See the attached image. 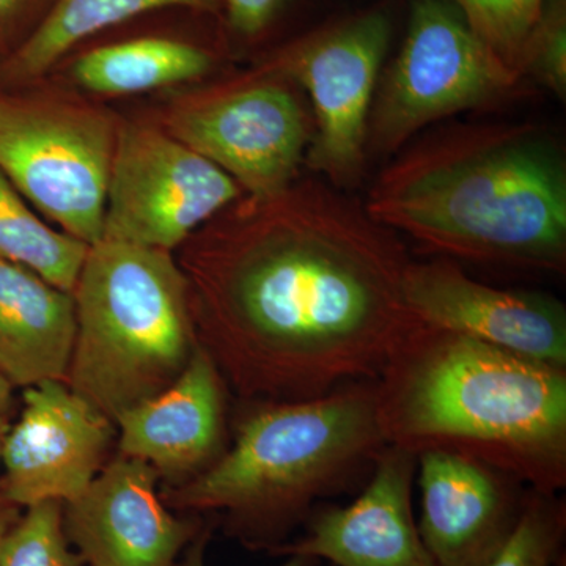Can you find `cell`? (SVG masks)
I'll return each mask as SVG.
<instances>
[{
	"mask_svg": "<svg viewBox=\"0 0 566 566\" xmlns=\"http://www.w3.org/2000/svg\"><path fill=\"white\" fill-rule=\"evenodd\" d=\"M408 248L322 178L219 227L197 256V344L243 403H292L376 381L420 322Z\"/></svg>",
	"mask_w": 566,
	"mask_h": 566,
	"instance_id": "6da1fadb",
	"label": "cell"
},
{
	"mask_svg": "<svg viewBox=\"0 0 566 566\" xmlns=\"http://www.w3.org/2000/svg\"><path fill=\"white\" fill-rule=\"evenodd\" d=\"M364 208L439 259L565 274V158L531 123H460L409 142Z\"/></svg>",
	"mask_w": 566,
	"mask_h": 566,
	"instance_id": "7a4b0ae2",
	"label": "cell"
},
{
	"mask_svg": "<svg viewBox=\"0 0 566 566\" xmlns=\"http://www.w3.org/2000/svg\"><path fill=\"white\" fill-rule=\"evenodd\" d=\"M375 392L387 446L461 453L527 490H565L566 367L420 323Z\"/></svg>",
	"mask_w": 566,
	"mask_h": 566,
	"instance_id": "3957f363",
	"label": "cell"
},
{
	"mask_svg": "<svg viewBox=\"0 0 566 566\" xmlns=\"http://www.w3.org/2000/svg\"><path fill=\"white\" fill-rule=\"evenodd\" d=\"M386 446L375 381L312 400L248 403L233 446L161 497L182 512L222 513L227 534L270 553L304 526L323 499L370 475Z\"/></svg>",
	"mask_w": 566,
	"mask_h": 566,
	"instance_id": "277c9868",
	"label": "cell"
},
{
	"mask_svg": "<svg viewBox=\"0 0 566 566\" xmlns=\"http://www.w3.org/2000/svg\"><path fill=\"white\" fill-rule=\"evenodd\" d=\"M65 382L111 422L180 378L199 348L188 279L172 253L102 240L76 286Z\"/></svg>",
	"mask_w": 566,
	"mask_h": 566,
	"instance_id": "5b68a950",
	"label": "cell"
},
{
	"mask_svg": "<svg viewBox=\"0 0 566 566\" xmlns=\"http://www.w3.org/2000/svg\"><path fill=\"white\" fill-rule=\"evenodd\" d=\"M520 85L450 0H415L400 52L376 87L367 153L395 155L433 123L512 98Z\"/></svg>",
	"mask_w": 566,
	"mask_h": 566,
	"instance_id": "8992f818",
	"label": "cell"
},
{
	"mask_svg": "<svg viewBox=\"0 0 566 566\" xmlns=\"http://www.w3.org/2000/svg\"><path fill=\"white\" fill-rule=\"evenodd\" d=\"M117 132L93 107L0 93V172L63 232L99 243Z\"/></svg>",
	"mask_w": 566,
	"mask_h": 566,
	"instance_id": "52a82bcc",
	"label": "cell"
},
{
	"mask_svg": "<svg viewBox=\"0 0 566 566\" xmlns=\"http://www.w3.org/2000/svg\"><path fill=\"white\" fill-rule=\"evenodd\" d=\"M390 35L385 11L368 10L293 41L264 66L308 93L315 126L305 161L342 191L364 172L368 122Z\"/></svg>",
	"mask_w": 566,
	"mask_h": 566,
	"instance_id": "ba28073f",
	"label": "cell"
},
{
	"mask_svg": "<svg viewBox=\"0 0 566 566\" xmlns=\"http://www.w3.org/2000/svg\"><path fill=\"white\" fill-rule=\"evenodd\" d=\"M240 196L232 177L172 134L128 123L115 140L103 240L170 252Z\"/></svg>",
	"mask_w": 566,
	"mask_h": 566,
	"instance_id": "9c48e42d",
	"label": "cell"
},
{
	"mask_svg": "<svg viewBox=\"0 0 566 566\" xmlns=\"http://www.w3.org/2000/svg\"><path fill=\"white\" fill-rule=\"evenodd\" d=\"M290 84L263 69L178 112L170 134L251 199H270L296 180L312 140L307 114Z\"/></svg>",
	"mask_w": 566,
	"mask_h": 566,
	"instance_id": "30bf717a",
	"label": "cell"
},
{
	"mask_svg": "<svg viewBox=\"0 0 566 566\" xmlns=\"http://www.w3.org/2000/svg\"><path fill=\"white\" fill-rule=\"evenodd\" d=\"M18 422L0 447V497L9 504H70L92 485L117 428L65 381L25 387Z\"/></svg>",
	"mask_w": 566,
	"mask_h": 566,
	"instance_id": "8fae6325",
	"label": "cell"
},
{
	"mask_svg": "<svg viewBox=\"0 0 566 566\" xmlns=\"http://www.w3.org/2000/svg\"><path fill=\"white\" fill-rule=\"evenodd\" d=\"M409 308L424 326L468 335L536 363L566 367L565 305L551 294L497 289L447 259L409 264Z\"/></svg>",
	"mask_w": 566,
	"mask_h": 566,
	"instance_id": "7c38bea8",
	"label": "cell"
},
{
	"mask_svg": "<svg viewBox=\"0 0 566 566\" xmlns=\"http://www.w3.org/2000/svg\"><path fill=\"white\" fill-rule=\"evenodd\" d=\"M159 479L150 464L120 453L84 494L63 505L66 536L85 565H178L199 524L170 512Z\"/></svg>",
	"mask_w": 566,
	"mask_h": 566,
	"instance_id": "4fadbf2b",
	"label": "cell"
},
{
	"mask_svg": "<svg viewBox=\"0 0 566 566\" xmlns=\"http://www.w3.org/2000/svg\"><path fill=\"white\" fill-rule=\"evenodd\" d=\"M416 471L415 453L386 446L356 501L315 506L304 534L270 554L312 557L335 566H436L412 512Z\"/></svg>",
	"mask_w": 566,
	"mask_h": 566,
	"instance_id": "5bb4252c",
	"label": "cell"
},
{
	"mask_svg": "<svg viewBox=\"0 0 566 566\" xmlns=\"http://www.w3.org/2000/svg\"><path fill=\"white\" fill-rule=\"evenodd\" d=\"M419 527L436 566H480L516 526L527 488L475 458L447 450L417 455Z\"/></svg>",
	"mask_w": 566,
	"mask_h": 566,
	"instance_id": "9a60e30c",
	"label": "cell"
},
{
	"mask_svg": "<svg viewBox=\"0 0 566 566\" xmlns=\"http://www.w3.org/2000/svg\"><path fill=\"white\" fill-rule=\"evenodd\" d=\"M227 392L199 346L177 381L118 417V452L150 464L172 486L188 482L227 450Z\"/></svg>",
	"mask_w": 566,
	"mask_h": 566,
	"instance_id": "2e32d148",
	"label": "cell"
},
{
	"mask_svg": "<svg viewBox=\"0 0 566 566\" xmlns=\"http://www.w3.org/2000/svg\"><path fill=\"white\" fill-rule=\"evenodd\" d=\"M74 338L73 293L0 259V371L11 385L65 381Z\"/></svg>",
	"mask_w": 566,
	"mask_h": 566,
	"instance_id": "e0dca14e",
	"label": "cell"
},
{
	"mask_svg": "<svg viewBox=\"0 0 566 566\" xmlns=\"http://www.w3.org/2000/svg\"><path fill=\"white\" fill-rule=\"evenodd\" d=\"M214 66L203 44L172 33H142L82 52L71 76L99 95H133L197 81Z\"/></svg>",
	"mask_w": 566,
	"mask_h": 566,
	"instance_id": "ac0fdd59",
	"label": "cell"
},
{
	"mask_svg": "<svg viewBox=\"0 0 566 566\" xmlns=\"http://www.w3.org/2000/svg\"><path fill=\"white\" fill-rule=\"evenodd\" d=\"M166 10L218 17L222 0H54L31 35L9 52L3 74L11 80H36L92 36Z\"/></svg>",
	"mask_w": 566,
	"mask_h": 566,
	"instance_id": "d6986e66",
	"label": "cell"
},
{
	"mask_svg": "<svg viewBox=\"0 0 566 566\" xmlns=\"http://www.w3.org/2000/svg\"><path fill=\"white\" fill-rule=\"evenodd\" d=\"M91 245L46 226L0 172V259L73 293Z\"/></svg>",
	"mask_w": 566,
	"mask_h": 566,
	"instance_id": "ffe728a7",
	"label": "cell"
},
{
	"mask_svg": "<svg viewBox=\"0 0 566 566\" xmlns=\"http://www.w3.org/2000/svg\"><path fill=\"white\" fill-rule=\"evenodd\" d=\"M565 539V499L527 490L512 534L480 566H557L566 554Z\"/></svg>",
	"mask_w": 566,
	"mask_h": 566,
	"instance_id": "44dd1931",
	"label": "cell"
},
{
	"mask_svg": "<svg viewBox=\"0 0 566 566\" xmlns=\"http://www.w3.org/2000/svg\"><path fill=\"white\" fill-rule=\"evenodd\" d=\"M513 76L523 81L524 48L546 0H450Z\"/></svg>",
	"mask_w": 566,
	"mask_h": 566,
	"instance_id": "7402d4cb",
	"label": "cell"
},
{
	"mask_svg": "<svg viewBox=\"0 0 566 566\" xmlns=\"http://www.w3.org/2000/svg\"><path fill=\"white\" fill-rule=\"evenodd\" d=\"M0 566H85L71 546L61 502L28 506L0 543Z\"/></svg>",
	"mask_w": 566,
	"mask_h": 566,
	"instance_id": "603a6c76",
	"label": "cell"
},
{
	"mask_svg": "<svg viewBox=\"0 0 566 566\" xmlns=\"http://www.w3.org/2000/svg\"><path fill=\"white\" fill-rule=\"evenodd\" d=\"M527 74L565 98L566 0H546L524 48L523 76Z\"/></svg>",
	"mask_w": 566,
	"mask_h": 566,
	"instance_id": "cb8c5ba5",
	"label": "cell"
},
{
	"mask_svg": "<svg viewBox=\"0 0 566 566\" xmlns=\"http://www.w3.org/2000/svg\"><path fill=\"white\" fill-rule=\"evenodd\" d=\"M290 0H222L227 28L244 41H256L282 17Z\"/></svg>",
	"mask_w": 566,
	"mask_h": 566,
	"instance_id": "d4e9b609",
	"label": "cell"
},
{
	"mask_svg": "<svg viewBox=\"0 0 566 566\" xmlns=\"http://www.w3.org/2000/svg\"><path fill=\"white\" fill-rule=\"evenodd\" d=\"M54 0H0V44L20 46L50 11Z\"/></svg>",
	"mask_w": 566,
	"mask_h": 566,
	"instance_id": "484cf974",
	"label": "cell"
},
{
	"mask_svg": "<svg viewBox=\"0 0 566 566\" xmlns=\"http://www.w3.org/2000/svg\"><path fill=\"white\" fill-rule=\"evenodd\" d=\"M208 538H210V531H203L202 534L193 539L191 546L186 551V556L182 558L181 564L177 566H207L205 562V549H207ZM319 560L312 557L292 556L286 557L281 566H318Z\"/></svg>",
	"mask_w": 566,
	"mask_h": 566,
	"instance_id": "4316f807",
	"label": "cell"
},
{
	"mask_svg": "<svg viewBox=\"0 0 566 566\" xmlns=\"http://www.w3.org/2000/svg\"><path fill=\"white\" fill-rule=\"evenodd\" d=\"M18 506L9 504L0 497V543L9 531L11 524L18 520Z\"/></svg>",
	"mask_w": 566,
	"mask_h": 566,
	"instance_id": "83f0119b",
	"label": "cell"
},
{
	"mask_svg": "<svg viewBox=\"0 0 566 566\" xmlns=\"http://www.w3.org/2000/svg\"><path fill=\"white\" fill-rule=\"evenodd\" d=\"M13 387L6 375L0 371V416L6 415V409L9 408Z\"/></svg>",
	"mask_w": 566,
	"mask_h": 566,
	"instance_id": "f1b7e54d",
	"label": "cell"
},
{
	"mask_svg": "<svg viewBox=\"0 0 566 566\" xmlns=\"http://www.w3.org/2000/svg\"><path fill=\"white\" fill-rule=\"evenodd\" d=\"M7 428H9V424H7L6 416H0V447H2L3 436H6Z\"/></svg>",
	"mask_w": 566,
	"mask_h": 566,
	"instance_id": "f546056e",
	"label": "cell"
},
{
	"mask_svg": "<svg viewBox=\"0 0 566 566\" xmlns=\"http://www.w3.org/2000/svg\"><path fill=\"white\" fill-rule=\"evenodd\" d=\"M557 566H566V554L564 557L560 558V560H558Z\"/></svg>",
	"mask_w": 566,
	"mask_h": 566,
	"instance_id": "4dcf8cb0",
	"label": "cell"
}]
</instances>
